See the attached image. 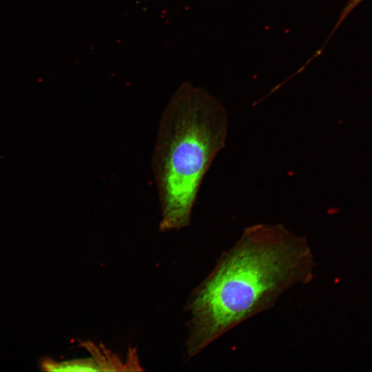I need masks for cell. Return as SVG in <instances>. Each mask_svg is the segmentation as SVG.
Returning <instances> with one entry per match:
<instances>
[{"label":"cell","mask_w":372,"mask_h":372,"mask_svg":"<svg viewBox=\"0 0 372 372\" xmlns=\"http://www.w3.org/2000/svg\"><path fill=\"white\" fill-rule=\"evenodd\" d=\"M228 130L226 109L204 90L183 85L171 99L158 122L152 157L160 231L191 225L203 180L225 147Z\"/></svg>","instance_id":"obj_2"},{"label":"cell","mask_w":372,"mask_h":372,"mask_svg":"<svg viewBox=\"0 0 372 372\" xmlns=\"http://www.w3.org/2000/svg\"><path fill=\"white\" fill-rule=\"evenodd\" d=\"M309 264L304 240L283 224L245 227L186 300L185 358H194L238 325L273 309L291 287L308 280Z\"/></svg>","instance_id":"obj_1"},{"label":"cell","mask_w":372,"mask_h":372,"mask_svg":"<svg viewBox=\"0 0 372 372\" xmlns=\"http://www.w3.org/2000/svg\"><path fill=\"white\" fill-rule=\"evenodd\" d=\"M364 0H349L343 8L344 12L350 14Z\"/></svg>","instance_id":"obj_4"},{"label":"cell","mask_w":372,"mask_h":372,"mask_svg":"<svg viewBox=\"0 0 372 372\" xmlns=\"http://www.w3.org/2000/svg\"><path fill=\"white\" fill-rule=\"evenodd\" d=\"M92 355V354H91ZM41 369L46 371H99L102 368L94 355L88 358H79L61 362L45 358L41 362Z\"/></svg>","instance_id":"obj_3"}]
</instances>
